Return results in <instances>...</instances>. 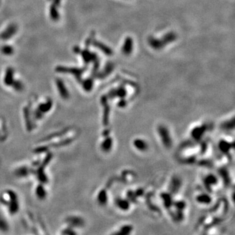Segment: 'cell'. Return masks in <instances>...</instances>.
Listing matches in <instances>:
<instances>
[{"mask_svg": "<svg viewBox=\"0 0 235 235\" xmlns=\"http://www.w3.org/2000/svg\"><path fill=\"white\" fill-rule=\"evenodd\" d=\"M0 203L10 216H15L21 208L18 195L12 189H6L0 193Z\"/></svg>", "mask_w": 235, "mask_h": 235, "instance_id": "cell-1", "label": "cell"}, {"mask_svg": "<svg viewBox=\"0 0 235 235\" xmlns=\"http://www.w3.org/2000/svg\"><path fill=\"white\" fill-rule=\"evenodd\" d=\"M176 39V35L174 33H169L166 34L163 38V39H157L154 38H150L149 39V43L150 46L155 48L159 50L163 48L166 44L174 41Z\"/></svg>", "mask_w": 235, "mask_h": 235, "instance_id": "cell-2", "label": "cell"}, {"mask_svg": "<svg viewBox=\"0 0 235 235\" xmlns=\"http://www.w3.org/2000/svg\"><path fill=\"white\" fill-rule=\"evenodd\" d=\"M65 223L66 226H68L73 229L76 230L77 229L83 228L85 226L84 220L82 217L77 215H70L65 218Z\"/></svg>", "mask_w": 235, "mask_h": 235, "instance_id": "cell-3", "label": "cell"}, {"mask_svg": "<svg viewBox=\"0 0 235 235\" xmlns=\"http://www.w3.org/2000/svg\"><path fill=\"white\" fill-rule=\"evenodd\" d=\"M133 145L134 148L138 151L145 152L146 151L148 148V142L142 138H135L133 142Z\"/></svg>", "mask_w": 235, "mask_h": 235, "instance_id": "cell-4", "label": "cell"}, {"mask_svg": "<svg viewBox=\"0 0 235 235\" xmlns=\"http://www.w3.org/2000/svg\"><path fill=\"white\" fill-rule=\"evenodd\" d=\"M35 195L38 199L43 201L47 197V191L43 185H38L35 189Z\"/></svg>", "mask_w": 235, "mask_h": 235, "instance_id": "cell-5", "label": "cell"}, {"mask_svg": "<svg viewBox=\"0 0 235 235\" xmlns=\"http://www.w3.org/2000/svg\"><path fill=\"white\" fill-rule=\"evenodd\" d=\"M10 226L7 219L0 212V232L2 233H7L9 231Z\"/></svg>", "mask_w": 235, "mask_h": 235, "instance_id": "cell-6", "label": "cell"}, {"mask_svg": "<svg viewBox=\"0 0 235 235\" xmlns=\"http://www.w3.org/2000/svg\"><path fill=\"white\" fill-rule=\"evenodd\" d=\"M132 50H133V41H132V39L128 37V38L126 39V41H125L124 44H123V46L122 51H123V52L125 54L128 55L130 53H131Z\"/></svg>", "mask_w": 235, "mask_h": 235, "instance_id": "cell-7", "label": "cell"}]
</instances>
